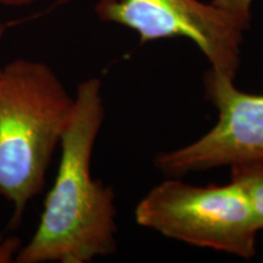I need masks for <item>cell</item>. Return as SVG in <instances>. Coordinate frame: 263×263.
Masks as SVG:
<instances>
[{"mask_svg": "<svg viewBox=\"0 0 263 263\" xmlns=\"http://www.w3.org/2000/svg\"><path fill=\"white\" fill-rule=\"evenodd\" d=\"M103 83L81 82L60 140L61 157L41 221L16 263H89L117 250L115 193L91 177V155L105 118Z\"/></svg>", "mask_w": 263, "mask_h": 263, "instance_id": "6da1fadb", "label": "cell"}, {"mask_svg": "<svg viewBox=\"0 0 263 263\" xmlns=\"http://www.w3.org/2000/svg\"><path fill=\"white\" fill-rule=\"evenodd\" d=\"M74 97L50 66L16 59L0 72V195L12 203V229L45 186Z\"/></svg>", "mask_w": 263, "mask_h": 263, "instance_id": "7a4b0ae2", "label": "cell"}, {"mask_svg": "<svg viewBox=\"0 0 263 263\" xmlns=\"http://www.w3.org/2000/svg\"><path fill=\"white\" fill-rule=\"evenodd\" d=\"M134 216L138 224L166 238L244 259L256 255L257 222L234 180L197 186L167 179L140 200Z\"/></svg>", "mask_w": 263, "mask_h": 263, "instance_id": "3957f363", "label": "cell"}, {"mask_svg": "<svg viewBox=\"0 0 263 263\" xmlns=\"http://www.w3.org/2000/svg\"><path fill=\"white\" fill-rule=\"evenodd\" d=\"M72 0H58L65 5ZM95 12L139 34L140 42L184 37L205 55L212 70L235 80L246 28L217 6L199 0H99Z\"/></svg>", "mask_w": 263, "mask_h": 263, "instance_id": "277c9868", "label": "cell"}, {"mask_svg": "<svg viewBox=\"0 0 263 263\" xmlns=\"http://www.w3.org/2000/svg\"><path fill=\"white\" fill-rule=\"evenodd\" d=\"M203 87L218 120L199 139L157 154L154 163L166 176L263 161V95L240 90L234 80L212 68L203 76Z\"/></svg>", "mask_w": 263, "mask_h": 263, "instance_id": "5b68a950", "label": "cell"}, {"mask_svg": "<svg viewBox=\"0 0 263 263\" xmlns=\"http://www.w3.org/2000/svg\"><path fill=\"white\" fill-rule=\"evenodd\" d=\"M230 180L241 186L248 196L259 232H263V161L230 167Z\"/></svg>", "mask_w": 263, "mask_h": 263, "instance_id": "8992f818", "label": "cell"}, {"mask_svg": "<svg viewBox=\"0 0 263 263\" xmlns=\"http://www.w3.org/2000/svg\"><path fill=\"white\" fill-rule=\"evenodd\" d=\"M254 0H211V4L235 17L249 28L251 21V5Z\"/></svg>", "mask_w": 263, "mask_h": 263, "instance_id": "52a82bcc", "label": "cell"}, {"mask_svg": "<svg viewBox=\"0 0 263 263\" xmlns=\"http://www.w3.org/2000/svg\"><path fill=\"white\" fill-rule=\"evenodd\" d=\"M22 241L18 236L0 235V263H14Z\"/></svg>", "mask_w": 263, "mask_h": 263, "instance_id": "ba28073f", "label": "cell"}, {"mask_svg": "<svg viewBox=\"0 0 263 263\" xmlns=\"http://www.w3.org/2000/svg\"><path fill=\"white\" fill-rule=\"evenodd\" d=\"M38 0H0V4L6 6H25L33 4Z\"/></svg>", "mask_w": 263, "mask_h": 263, "instance_id": "9c48e42d", "label": "cell"}, {"mask_svg": "<svg viewBox=\"0 0 263 263\" xmlns=\"http://www.w3.org/2000/svg\"><path fill=\"white\" fill-rule=\"evenodd\" d=\"M4 32H5V25L0 24V39H2L3 34H4ZM2 68H3V66L0 65V72H2Z\"/></svg>", "mask_w": 263, "mask_h": 263, "instance_id": "30bf717a", "label": "cell"}]
</instances>
